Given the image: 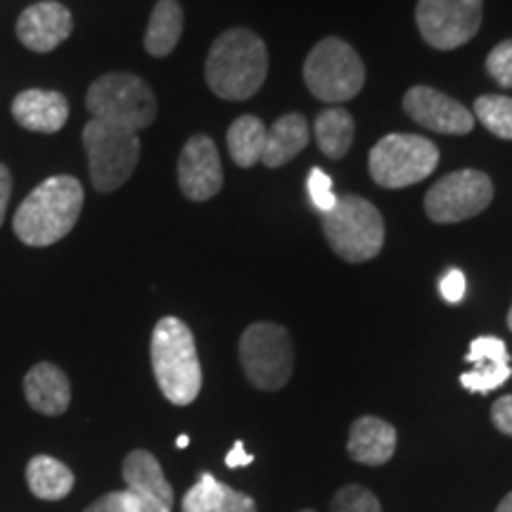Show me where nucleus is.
<instances>
[{"instance_id":"35","label":"nucleus","mask_w":512,"mask_h":512,"mask_svg":"<svg viewBox=\"0 0 512 512\" xmlns=\"http://www.w3.org/2000/svg\"><path fill=\"white\" fill-rule=\"evenodd\" d=\"M252 463H254L252 453L245 451V444H242V441H235L233 448H230V453L226 456V465L230 470H238V467H247Z\"/></svg>"},{"instance_id":"21","label":"nucleus","mask_w":512,"mask_h":512,"mask_svg":"<svg viewBox=\"0 0 512 512\" xmlns=\"http://www.w3.org/2000/svg\"><path fill=\"white\" fill-rule=\"evenodd\" d=\"M29 491L41 501H62L72 494L74 472L62 460L50 456H34L27 465Z\"/></svg>"},{"instance_id":"27","label":"nucleus","mask_w":512,"mask_h":512,"mask_svg":"<svg viewBox=\"0 0 512 512\" xmlns=\"http://www.w3.org/2000/svg\"><path fill=\"white\" fill-rule=\"evenodd\" d=\"M330 512H382V505L366 486H342L332 498Z\"/></svg>"},{"instance_id":"38","label":"nucleus","mask_w":512,"mask_h":512,"mask_svg":"<svg viewBox=\"0 0 512 512\" xmlns=\"http://www.w3.org/2000/svg\"><path fill=\"white\" fill-rule=\"evenodd\" d=\"M508 328L512 330V306H510V313H508Z\"/></svg>"},{"instance_id":"24","label":"nucleus","mask_w":512,"mask_h":512,"mask_svg":"<svg viewBox=\"0 0 512 512\" xmlns=\"http://www.w3.org/2000/svg\"><path fill=\"white\" fill-rule=\"evenodd\" d=\"M313 128H316L320 152L330 159H342L354 143V117L342 107H330V110L320 112Z\"/></svg>"},{"instance_id":"11","label":"nucleus","mask_w":512,"mask_h":512,"mask_svg":"<svg viewBox=\"0 0 512 512\" xmlns=\"http://www.w3.org/2000/svg\"><path fill=\"white\" fill-rule=\"evenodd\" d=\"M484 0H418L415 24L437 50H456L477 36Z\"/></svg>"},{"instance_id":"31","label":"nucleus","mask_w":512,"mask_h":512,"mask_svg":"<svg viewBox=\"0 0 512 512\" xmlns=\"http://www.w3.org/2000/svg\"><path fill=\"white\" fill-rule=\"evenodd\" d=\"M83 512H143V505L131 491H110L98 501L88 505Z\"/></svg>"},{"instance_id":"20","label":"nucleus","mask_w":512,"mask_h":512,"mask_svg":"<svg viewBox=\"0 0 512 512\" xmlns=\"http://www.w3.org/2000/svg\"><path fill=\"white\" fill-rule=\"evenodd\" d=\"M309 145V124L302 114H283L266 133V147L261 155V164L268 169H278L299 155Z\"/></svg>"},{"instance_id":"26","label":"nucleus","mask_w":512,"mask_h":512,"mask_svg":"<svg viewBox=\"0 0 512 512\" xmlns=\"http://www.w3.org/2000/svg\"><path fill=\"white\" fill-rule=\"evenodd\" d=\"M512 368L510 363H482V366H475L467 373L460 375V384L467 389V392L486 394L494 392V389L501 387L510 380Z\"/></svg>"},{"instance_id":"18","label":"nucleus","mask_w":512,"mask_h":512,"mask_svg":"<svg viewBox=\"0 0 512 512\" xmlns=\"http://www.w3.org/2000/svg\"><path fill=\"white\" fill-rule=\"evenodd\" d=\"M24 396L36 413L62 415L72 403V387L53 363H38L24 377Z\"/></svg>"},{"instance_id":"1","label":"nucleus","mask_w":512,"mask_h":512,"mask_svg":"<svg viewBox=\"0 0 512 512\" xmlns=\"http://www.w3.org/2000/svg\"><path fill=\"white\" fill-rule=\"evenodd\" d=\"M207 83L223 100H247L268 74V50L254 31L235 27L216 38L207 57Z\"/></svg>"},{"instance_id":"5","label":"nucleus","mask_w":512,"mask_h":512,"mask_svg":"<svg viewBox=\"0 0 512 512\" xmlns=\"http://www.w3.org/2000/svg\"><path fill=\"white\" fill-rule=\"evenodd\" d=\"M323 230L335 254L349 264L375 259L384 245L382 214L358 195L337 197L335 207L323 214Z\"/></svg>"},{"instance_id":"22","label":"nucleus","mask_w":512,"mask_h":512,"mask_svg":"<svg viewBox=\"0 0 512 512\" xmlns=\"http://www.w3.org/2000/svg\"><path fill=\"white\" fill-rule=\"evenodd\" d=\"M183 34V8L178 0H159L145 31V50L152 57H166Z\"/></svg>"},{"instance_id":"39","label":"nucleus","mask_w":512,"mask_h":512,"mask_svg":"<svg viewBox=\"0 0 512 512\" xmlns=\"http://www.w3.org/2000/svg\"><path fill=\"white\" fill-rule=\"evenodd\" d=\"M302 512H316V510H302Z\"/></svg>"},{"instance_id":"2","label":"nucleus","mask_w":512,"mask_h":512,"mask_svg":"<svg viewBox=\"0 0 512 512\" xmlns=\"http://www.w3.org/2000/svg\"><path fill=\"white\" fill-rule=\"evenodd\" d=\"M81 209V183L72 176H53L19 204L12 228L24 245L50 247L76 226Z\"/></svg>"},{"instance_id":"10","label":"nucleus","mask_w":512,"mask_h":512,"mask_svg":"<svg viewBox=\"0 0 512 512\" xmlns=\"http://www.w3.org/2000/svg\"><path fill=\"white\" fill-rule=\"evenodd\" d=\"M494 200V183L484 171L460 169L437 181L425 195V211L434 223H460L482 214Z\"/></svg>"},{"instance_id":"25","label":"nucleus","mask_w":512,"mask_h":512,"mask_svg":"<svg viewBox=\"0 0 512 512\" xmlns=\"http://www.w3.org/2000/svg\"><path fill=\"white\" fill-rule=\"evenodd\" d=\"M475 117L503 140H512V98L505 95H482L475 102Z\"/></svg>"},{"instance_id":"28","label":"nucleus","mask_w":512,"mask_h":512,"mask_svg":"<svg viewBox=\"0 0 512 512\" xmlns=\"http://www.w3.org/2000/svg\"><path fill=\"white\" fill-rule=\"evenodd\" d=\"M465 361L472 363V366H482V363H510V354L503 339L477 337L472 339Z\"/></svg>"},{"instance_id":"15","label":"nucleus","mask_w":512,"mask_h":512,"mask_svg":"<svg viewBox=\"0 0 512 512\" xmlns=\"http://www.w3.org/2000/svg\"><path fill=\"white\" fill-rule=\"evenodd\" d=\"M126 491H131L143 505V512H171L174 510V489L166 482L162 465L150 451H131L121 467Z\"/></svg>"},{"instance_id":"36","label":"nucleus","mask_w":512,"mask_h":512,"mask_svg":"<svg viewBox=\"0 0 512 512\" xmlns=\"http://www.w3.org/2000/svg\"><path fill=\"white\" fill-rule=\"evenodd\" d=\"M496 512H512V491L508 496L503 498L501 503H498V508H496Z\"/></svg>"},{"instance_id":"7","label":"nucleus","mask_w":512,"mask_h":512,"mask_svg":"<svg viewBox=\"0 0 512 512\" xmlns=\"http://www.w3.org/2000/svg\"><path fill=\"white\" fill-rule=\"evenodd\" d=\"M370 176L382 188H408L425 181L439 166V150L432 140L413 133H389L370 150Z\"/></svg>"},{"instance_id":"23","label":"nucleus","mask_w":512,"mask_h":512,"mask_svg":"<svg viewBox=\"0 0 512 512\" xmlns=\"http://www.w3.org/2000/svg\"><path fill=\"white\" fill-rule=\"evenodd\" d=\"M266 133L268 128L259 117L245 114V117L235 119L233 126L228 128V152L233 162L242 169L259 164L266 147Z\"/></svg>"},{"instance_id":"29","label":"nucleus","mask_w":512,"mask_h":512,"mask_svg":"<svg viewBox=\"0 0 512 512\" xmlns=\"http://www.w3.org/2000/svg\"><path fill=\"white\" fill-rule=\"evenodd\" d=\"M486 72L494 79L498 86L512 88V38L510 41L498 43L486 57Z\"/></svg>"},{"instance_id":"12","label":"nucleus","mask_w":512,"mask_h":512,"mask_svg":"<svg viewBox=\"0 0 512 512\" xmlns=\"http://www.w3.org/2000/svg\"><path fill=\"white\" fill-rule=\"evenodd\" d=\"M403 110L420 126L446 136H465L475 128V114L458 100L448 98L437 88L415 86L403 95Z\"/></svg>"},{"instance_id":"19","label":"nucleus","mask_w":512,"mask_h":512,"mask_svg":"<svg viewBox=\"0 0 512 512\" xmlns=\"http://www.w3.org/2000/svg\"><path fill=\"white\" fill-rule=\"evenodd\" d=\"M183 512H256L252 496L230 489L214 475H202L183 496Z\"/></svg>"},{"instance_id":"33","label":"nucleus","mask_w":512,"mask_h":512,"mask_svg":"<svg viewBox=\"0 0 512 512\" xmlns=\"http://www.w3.org/2000/svg\"><path fill=\"white\" fill-rule=\"evenodd\" d=\"M491 420H494L496 430L512 437V394L501 396L491 408Z\"/></svg>"},{"instance_id":"3","label":"nucleus","mask_w":512,"mask_h":512,"mask_svg":"<svg viewBox=\"0 0 512 512\" xmlns=\"http://www.w3.org/2000/svg\"><path fill=\"white\" fill-rule=\"evenodd\" d=\"M150 358L159 389L174 406H190L200 396L202 366L195 337L181 318L166 316L155 325Z\"/></svg>"},{"instance_id":"17","label":"nucleus","mask_w":512,"mask_h":512,"mask_svg":"<svg viewBox=\"0 0 512 512\" xmlns=\"http://www.w3.org/2000/svg\"><path fill=\"white\" fill-rule=\"evenodd\" d=\"M349 456L363 465L389 463L396 451V430L375 415H363L349 430Z\"/></svg>"},{"instance_id":"4","label":"nucleus","mask_w":512,"mask_h":512,"mask_svg":"<svg viewBox=\"0 0 512 512\" xmlns=\"http://www.w3.org/2000/svg\"><path fill=\"white\" fill-rule=\"evenodd\" d=\"M86 107L93 119L138 133L155 121L157 98L147 81L136 74L114 72L100 76L88 88Z\"/></svg>"},{"instance_id":"30","label":"nucleus","mask_w":512,"mask_h":512,"mask_svg":"<svg viewBox=\"0 0 512 512\" xmlns=\"http://www.w3.org/2000/svg\"><path fill=\"white\" fill-rule=\"evenodd\" d=\"M306 188H309L311 202L320 214H328V211L337 204V195L332 190V178L325 171L313 169L309 178H306Z\"/></svg>"},{"instance_id":"13","label":"nucleus","mask_w":512,"mask_h":512,"mask_svg":"<svg viewBox=\"0 0 512 512\" xmlns=\"http://www.w3.org/2000/svg\"><path fill=\"white\" fill-rule=\"evenodd\" d=\"M178 185L192 202H207L223 188L221 157L209 136H192L178 159Z\"/></svg>"},{"instance_id":"16","label":"nucleus","mask_w":512,"mask_h":512,"mask_svg":"<svg viewBox=\"0 0 512 512\" xmlns=\"http://www.w3.org/2000/svg\"><path fill=\"white\" fill-rule=\"evenodd\" d=\"M12 117L22 128L34 133H57L69 119V102L57 91H31L19 93L12 102Z\"/></svg>"},{"instance_id":"37","label":"nucleus","mask_w":512,"mask_h":512,"mask_svg":"<svg viewBox=\"0 0 512 512\" xmlns=\"http://www.w3.org/2000/svg\"><path fill=\"white\" fill-rule=\"evenodd\" d=\"M188 444H190V439L185 437V434H181V437H178V441H176V446H178V448H185Z\"/></svg>"},{"instance_id":"32","label":"nucleus","mask_w":512,"mask_h":512,"mask_svg":"<svg viewBox=\"0 0 512 512\" xmlns=\"http://www.w3.org/2000/svg\"><path fill=\"white\" fill-rule=\"evenodd\" d=\"M439 290L444 294V299L448 304H458L463 302L465 297V275L458 271V268H451L444 278H441Z\"/></svg>"},{"instance_id":"14","label":"nucleus","mask_w":512,"mask_h":512,"mask_svg":"<svg viewBox=\"0 0 512 512\" xmlns=\"http://www.w3.org/2000/svg\"><path fill=\"white\" fill-rule=\"evenodd\" d=\"M74 29L72 12L57 0L31 5L17 19V38L34 53H50L67 41Z\"/></svg>"},{"instance_id":"6","label":"nucleus","mask_w":512,"mask_h":512,"mask_svg":"<svg viewBox=\"0 0 512 512\" xmlns=\"http://www.w3.org/2000/svg\"><path fill=\"white\" fill-rule=\"evenodd\" d=\"M304 81L313 98L323 102H347L361 93L366 67L354 48L342 38H323L304 62Z\"/></svg>"},{"instance_id":"9","label":"nucleus","mask_w":512,"mask_h":512,"mask_svg":"<svg viewBox=\"0 0 512 512\" xmlns=\"http://www.w3.org/2000/svg\"><path fill=\"white\" fill-rule=\"evenodd\" d=\"M240 361L247 380L264 392H278L292 377V339L283 325L254 323L240 337Z\"/></svg>"},{"instance_id":"34","label":"nucleus","mask_w":512,"mask_h":512,"mask_svg":"<svg viewBox=\"0 0 512 512\" xmlns=\"http://www.w3.org/2000/svg\"><path fill=\"white\" fill-rule=\"evenodd\" d=\"M10 192H12V174L8 166L0 164V226H3L5 211H8Z\"/></svg>"},{"instance_id":"8","label":"nucleus","mask_w":512,"mask_h":512,"mask_svg":"<svg viewBox=\"0 0 512 512\" xmlns=\"http://www.w3.org/2000/svg\"><path fill=\"white\" fill-rule=\"evenodd\" d=\"M91 183L98 192H114L133 176L140 157L138 133L91 119L83 126Z\"/></svg>"}]
</instances>
